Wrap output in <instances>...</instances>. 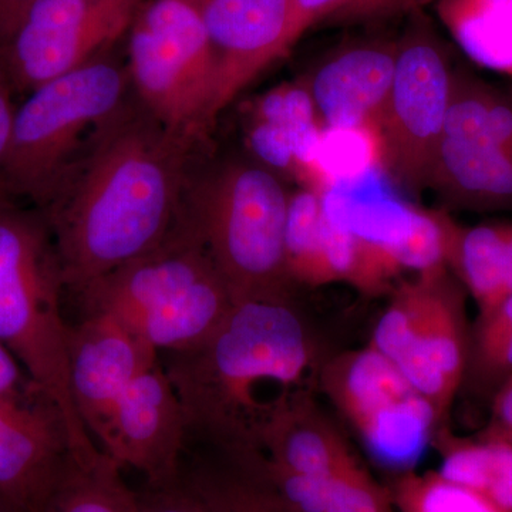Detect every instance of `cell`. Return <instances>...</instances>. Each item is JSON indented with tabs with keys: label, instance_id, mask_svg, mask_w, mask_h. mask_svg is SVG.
Here are the masks:
<instances>
[{
	"label": "cell",
	"instance_id": "1",
	"mask_svg": "<svg viewBox=\"0 0 512 512\" xmlns=\"http://www.w3.org/2000/svg\"><path fill=\"white\" fill-rule=\"evenodd\" d=\"M191 147L141 104L103 124L40 211L66 288L79 293L163 244L180 220Z\"/></svg>",
	"mask_w": 512,
	"mask_h": 512
},
{
	"label": "cell",
	"instance_id": "2",
	"mask_svg": "<svg viewBox=\"0 0 512 512\" xmlns=\"http://www.w3.org/2000/svg\"><path fill=\"white\" fill-rule=\"evenodd\" d=\"M164 356L183 404L187 446L224 453H261L266 429L313 397L322 370L291 302H237L200 345Z\"/></svg>",
	"mask_w": 512,
	"mask_h": 512
},
{
	"label": "cell",
	"instance_id": "3",
	"mask_svg": "<svg viewBox=\"0 0 512 512\" xmlns=\"http://www.w3.org/2000/svg\"><path fill=\"white\" fill-rule=\"evenodd\" d=\"M288 205L279 175L254 161H227L188 181L180 221L207 249L235 302H291Z\"/></svg>",
	"mask_w": 512,
	"mask_h": 512
},
{
	"label": "cell",
	"instance_id": "4",
	"mask_svg": "<svg viewBox=\"0 0 512 512\" xmlns=\"http://www.w3.org/2000/svg\"><path fill=\"white\" fill-rule=\"evenodd\" d=\"M62 265L42 212L0 200V340L66 420L73 453L100 451L74 407Z\"/></svg>",
	"mask_w": 512,
	"mask_h": 512
},
{
	"label": "cell",
	"instance_id": "5",
	"mask_svg": "<svg viewBox=\"0 0 512 512\" xmlns=\"http://www.w3.org/2000/svg\"><path fill=\"white\" fill-rule=\"evenodd\" d=\"M79 293L87 315L110 316L160 356L200 345L237 303L181 221L160 247Z\"/></svg>",
	"mask_w": 512,
	"mask_h": 512
},
{
	"label": "cell",
	"instance_id": "6",
	"mask_svg": "<svg viewBox=\"0 0 512 512\" xmlns=\"http://www.w3.org/2000/svg\"><path fill=\"white\" fill-rule=\"evenodd\" d=\"M128 80L123 67L101 56L30 92L16 109L0 200L22 198L42 211L123 106Z\"/></svg>",
	"mask_w": 512,
	"mask_h": 512
},
{
	"label": "cell",
	"instance_id": "7",
	"mask_svg": "<svg viewBox=\"0 0 512 512\" xmlns=\"http://www.w3.org/2000/svg\"><path fill=\"white\" fill-rule=\"evenodd\" d=\"M128 33V79L141 106L194 144L220 114V60L204 23L183 0H151Z\"/></svg>",
	"mask_w": 512,
	"mask_h": 512
},
{
	"label": "cell",
	"instance_id": "8",
	"mask_svg": "<svg viewBox=\"0 0 512 512\" xmlns=\"http://www.w3.org/2000/svg\"><path fill=\"white\" fill-rule=\"evenodd\" d=\"M466 296L450 269L417 275L396 289L370 342L433 404L441 421L466 377Z\"/></svg>",
	"mask_w": 512,
	"mask_h": 512
},
{
	"label": "cell",
	"instance_id": "9",
	"mask_svg": "<svg viewBox=\"0 0 512 512\" xmlns=\"http://www.w3.org/2000/svg\"><path fill=\"white\" fill-rule=\"evenodd\" d=\"M453 66L431 20L413 12L397 40L396 67L380 124L387 173L412 194L429 190L431 168L444 137Z\"/></svg>",
	"mask_w": 512,
	"mask_h": 512
},
{
	"label": "cell",
	"instance_id": "10",
	"mask_svg": "<svg viewBox=\"0 0 512 512\" xmlns=\"http://www.w3.org/2000/svg\"><path fill=\"white\" fill-rule=\"evenodd\" d=\"M319 386L352 424L367 454L394 474L414 470L443 423L433 404L370 345L322 366Z\"/></svg>",
	"mask_w": 512,
	"mask_h": 512
},
{
	"label": "cell",
	"instance_id": "11",
	"mask_svg": "<svg viewBox=\"0 0 512 512\" xmlns=\"http://www.w3.org/2000/svg\"><path fill=\"white\" fill-rule=\"evenodd\" d=\"M144 0H36L0 43L16 93L99 59L130 30Z\"/></svg>",
	"mask_w": 512,
	"mask_h": 512
},
{
	"label": "cell",
	"instance_id": "12",
	"mask_svg": "<svg viewBox=\"0 0 512 512\" xmlns=\"http://www.w3.org/2000/svg\"><path fill=\"white\" fill-rule=\"evenodd\" d=\"M187 440L183 404L160 357L121 394L99 447L121 470L161 485L180 477Z\"/></svg>",
	"mask_w": 512,
	"mask_h": 512
},
{
	"label": "cell",
	"instance_id": "13",
	"mask_svg": "<svg viewBox=\"0 0 512 512\" xmlns=\"http://www.w3.org/2000/svg\"><path fill=\"white\" fill-rule=\"evenodd\" d=\"M326 220L389 256L400 271H413L436 247L439 214L403 201L379 171L329 184L320 192Z\"/></svg>",
	"mask_w": 512,
	"mask_h": 512
},
{
	"label": "cell",
	"instance_id": "14",
	"mask_svg": "<svg viewBox=\"0 0 512 512\" xmlns=\"http://www.w3.org/2000/svg\"><path fill=\"white\" fill-rule=\"evenodd\" d=\"M67 353L74 407L99 446L121 394L160 355L117 320L99 313L70 326Z\"/></svg>",
	"mask_w": 512,
	"mask_h": 512
},
{
	"label": "cell",
	"instance_id": "15",
	"mask_svg": "<svg viewBox=\"0 0 512 512\" xmlns=\"http://www.w3.org/2000/svg\"><path fill=\"white\" fill-rule=\"evenodd\" d=\"M72 451L66 420L47 397L0 402V505L39 510Z\"/></svg>",
	"mask_w": 512,
	"mask_h": 512
},
{
	"label": "cell",
	"instance_id": "16",
	"mask_svg": "<svg viewBox=\"0 0 512 512\" xmlns=\"http://www.w3.org/2000/svg\"><path fill=\"white\" fill-rule=\"evenodd\" d=\"M397 40L370 39L330 53L305 87L316 119L332 130L379 131L396 67Z\"/></svg>",
	"mask_w": 512,
	"mask_h": 512
},
{
	"label": "cell",
	"instance_id": "17",
	"mask_svg": "<svg viewBox=\"0 0 512 512\" xmlns=\"http://www.w3.org/2000/svg\"><path fill=\"white\" fill-rule=\"evenodd\" d=\"M204 23L220 60V113L274 63L289 0H183Z\"/></svg>",
	"mask_w": 512,
	"mask_h": 512
},
{
	"label": "cell",
	"instance_id": "18",
	"mask_svg": "<svg viewBox=\"0 0 512 512\" xmlns=\"http://www.w3.org/2000/svg\"><path fill=\"white\" fill-rule=\"evenodd\" d=\"M429 190L453 210L512 212V150L443 137Z\"/></svg>",
	"mask_w": 512,
	"mask_h": 512
},
{
	"label": "cell",
	"instance_id": "19",
	"mask_svg": "<svg viewBox=\"0 0 512 512\" xmlns=\"http://www.w3.org/2000/svg\"><path fill=\"white\" fill-rule=\"evenodd\" d=\"M316 120L305 84L279 87L256 104L249 144L261 164L274 173L284 170L302 175L311 170Z\"/></svg>",
	"mask_w": 512,
	"mask_h": 512
},
{
	"label": "cell",
	"instance_id": "20",
	"mask_svg": "<svg viewBox=\"0 0 512 512\" xmlns=\"http://www.w3.org/2000/svg\"><path fill=\"white\" fill-rule=\"evenodd\" d=\"M180 478L210 512H295L262 476L252 453L184 456Z\"/></svg>",
	"mask_w": 512,
	"mask_h": 512
},
{
	"label": "cell",
	"instance_id": "21",
	"mask_svg": "<svg viewBox=\"0 0 512 512\" xmlns=\"http://www.w3.org/2000/svg\"><path fill=\"white\" fill-rule=\"evenodd\" d=\"M261 453L278 466L311 476H332L355 456L342 434L318 412L313 397L293 404L266 429Z\"/></svg>",
	"mask_w": 512,
	"mask_h": 512
},
{
	"label": "cell",
	"instance_id": "22",
	"mask_svg": "<svg viewBox=\"0 0 512 512\" xmlns=\"http://www.w3.org/2000/svg\"><path fill=\"white\" fill-rule=\"evenodd\" d=\"M448 269L474 299L478 312L503 301L512 293V221L456 222Z\"/></svg>",
	"mask_w": 512,
	"mask_h": 512
},
{
	"label": "cell",
	"instance_id": "23",
	"mask_svg": "<svg viewBox=\"0 0 512 512\" xmlns=\"http://www.w3.org/2000/svg\"><path fill=\"white\" fill-rule=\"evenodd\" d=\"M436 12L471 62L512 77V0H436Z\"/></svg>",
	"mask_w": 512,
	"mask_h": 512
},
{
	"label": "cell",
	"instance_id": "24",
	"mask_svg": "<svg viewBox=\"0 0 512 512\" xmlns=\"http://www.w3.org/2000/svg\"><path fill=\"white\" fill-rule=\"evenodd\" d=\"M444 137L512 150V90L456 67Z\"/></svg>",
	"mask_w": 512,
	"mask_h": 512
},
{
	"label": "cell",
	"instance_id": "25",
	"mask_svg": "<svg viewBox=\"0 0 512 512\" xmlns=\"http://www.w3.org/2000/svg\"><path fill=\"white\" fill-rule=\"evenodd\" d=\"M121 471L101 450L93 456L72 451L36 512H134L133 490Z\"/></svg>",
	"mask_w": 512,
	"mask_h": 512
},
{
	"label": "cell",
	"instance_id": "26",
	"mask_svg": "<svg viewBox=\"0 0 512 512\" xmlns=\"http://www.w3.org/2000/svg\"><path fill=\"white\" fill-rule=\"evenodd\" d=\"M434 443L441 454L439 473L512 512V446L505 441L463 439L450 431H437Z\"/></svg>",
	"mask_w": 512,
	"mask_h": 512
},
{
	"label": "cell",
	"instance_id": "27",
	"mask_svg": "<svg viewBox=\"0 0 512 512\" xmlns=\"http://www.w3.org/2000/svg\"><path fill=\"white\" fill-rule=\"evenodd\" d=\"M285 256L293 285L335 282L328 261V222L320 192L305 188L289 194Z\"/></svg>",
	"mask_w": 512,
	"mask_h": 512
},
{
	"label": "cell",
	"instance_id": "28",
	"mask_svg": "<svg viewBox=\"0 0 512 512\" xmlns=\"http://www.w3.org/2000/svg\"><path fill=\"white\" fill-rule=\"evenodd\" d=\"M512 376V293L488 311L478 312L470 326L468 362L463 386L477 396H493Z\"/></svg>",
	"mask_w": 512,
	"mask_h": 512
},
{
	"label": "cell",
	"instance_id": "29",
	"mask_svg": "<svg viewBox=\"0 0 512 512\" xmlns=\"http://www.w3.org/2000/svg\"><path fill=\"white\" fill-rule=\"evenodd\" d=\"M423 0H289L284 33L274 62L284 57L308 30L319 25L379 22L419 10Z\"/></svg>",
	"mask_w": 512,
	"mask_h": 512
},
{
	"label": "cell",
	"instance_id": "30",
	"mask_svg": "<svg viewBox=\"0 0 512 512\" xmlns=\"http://www.w3.org/2000/svg\"><path fill=\"white\" fill-rule=\"evenodd\" d=\"M387 490L399 512H504L476 491L447 480L439 471L394 474Z\"/></svg>",
	"mask_w": 512,
	"mask_h": 512
},
{
	"label": "cell",
	"instance_id": "31",
	"mask_svg": "<svg viewBox=\"0 0 512 512\" xmlns=\"http://www.w3.org/2000/svg\"><path fill=\"white\" fill-rule=\"evenodd\" d=\"M387 487L377 483L356 456L329 476L325 512H394Z\"/></svg>",
	"mask_w": 512,
	"mask_h": 512
},
{
	"label": "cell",
	"instance_id": "32",
	"mask_svg": "<svg viewBox=\"0 0 512 512\" xmlns=\"http://www.w3.org/2000/svg\"><path fill=\"white\" fill-rule=\"evenodd\" d=\"M133 494L134 512H210L180 477L168 484L146 483Z\"/></svg>",
	"mask_w": 512,
	"mask_h": 512
},
{
	"label": "cell",
	"instance_id": "33",
	"mask_svg": "<svg viewBox=\"0 0 512 512\" xmlns=\"http://www.w3.org/2000/svg\"><path fill=\"white\" fill-rule=\"evenodd\" d=\"M40 397L47 396L33 382L15 353L0 340V402L26 403Z\"/></svg>",
	"mask_w": 512,
	"mask_h": 512
},
{
	"label": "cell",
	"instance_id": "34",
	"mask_svg": "<svg viewBox=\"0 0 512 512\" xmlns=\"http://www.w3.org/2000/svg\"><path fill=\"white\" fill-rule=\"evenodd\" d=\"M478 436L505 441L512 446V376L491 396L490 420Z\"/></svg>",
	"mask_w": 512,
	"mask_h": 512
},
{
	"label": "cell",
	"instance_id": "35",
	"mask_svg": "<svg viewBox=\"0 0 512 512\" xmlns=\"http://www.w3.org/2000/svg\"><path fill=\"white\" fill-rule=\"evenodd\" d=\"M15 87L10 82L8 72L0 60V168L8 156L10 140H12L13 124H15L16 109L13 104Z\"/></svg>",
	"mask_w": 512,
	"mask_h": 512
},
{
	"label": "cell",
	"instance_id": "36",
	"mask_svg": "<svg viewBox=\"0 0 512 512\" xmlns=\"http://www.w3.org/2000/svg\"><path fill=\"white\" fill-rule=\"evenodd\" d=\"M35 2L36 0H0V43L8 37L23 13Z\"/></svg>",
	"mask_w": 512,
	"mask_h": 512
},
{
	"label": "cell",
	"instance_id": "37",
	"mask_svg": "<svg viewBox=\"0 0 512 512\" xmlns=\"http://www.w3.org/2000/svg\"><path fill=\"white\" fill-rule=\"evenodd\" d=\"M0 512H12V511L6 510L5 507H2V505H0Z\"/></svg>",
	"mask_w": 512,
	"mask_h": 512
}]
</instances>
